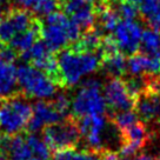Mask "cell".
<instances>
[{
  "instance_id": "d6a6232c",
  "label": "cell",
  "mask_w": 160,
  "mask_h": 160,
  "mask_svg": "<svg viewBox=\"0 0 160 160\" xmlns=\"http://www.w3.org/2000/svg\"><path fill=\"white\" fill-rule=\"evenodd\" d=\"M7 0H0V4H4V2H6Z\"/></svg>"
},
{
  "instance_id": "e0dca14e",
  "label": "cell",
  "mask_w": 160,
  "mask_h": 160,
  "mask_svg": "<svg viewBox=\"0 0 160 160\" xmlns=\"http://www.w3.org/2000/svg\"><path fill=\"white\" fill-rule=\"evenodd\" d=\"M121 140L124 142L135 146L138 150L145 146L146 141L148 140V132L146 130V126L141 121H137L135 124L128 126L125 130L120 131Z\"/></svg>"
},
{
  "instance_id": "8992f818",
  "label": "cell",
  "mask_w": 160,
  "mask_h": 160,
  "mask_svg": "<svg viewBox=\"0 0 160 160\" xmlns=\"http://www.w3.org/2000/svg\"><path fill=\"white\" fill-rule=\"evenodd\" d=\"M42 139L51 151L74 148L80 139V132L74 118L62 119L42 128Z\"/></svg>"
},
{
  "instance_id": "3957f363",
  "label": "cell",
  "mask_w": 160,
  "mask_h": 160,
  "mask_svg": "<svg viewBox=\"0 0 160 160\" xmlns=\"http://www.w3.org/2000/svg\"><path fill=\"white\" fill-rule=\"evenodd\" d=\"M33 107L22 94L6 98L0 106V134L15 135L26 130L32 118Z\"/></svg>"
},
{
  "instance_id": "6da1fadb",
  "label": "cell",
  "mask_w": 160,
  "mask_h": 160,
  "mask_svg": "<svg viewBox=\"0 0 160 160\" xmlns=\"http://www.w3.org/2000/svg\"><path fill=\"white\" fill-rule=\"evenodd\" d=\"M60 86H74L86 74L99 68L100 57L94 52H80L66 47L57 57Z\"/></svg>"
},
{
  "instance_id": "e575fe53",
  "label": "cell",
  "mask_w": 160,
  "mask_h": 160,
  "mask_svg": "<svg viewBox=\"0 0 160 160\" xmlns=\"http://www.w3.org/2000/svg\"><path fill=\"white\" fill-rule=\"evenodd\" d=\"M102 1H108V0H102Z\"/></svg>"
},
{
  "instance_id": "cb8c5ba5",
  "label": "cell",
  "mask_w": 160,
  "mask_h": 160,
  "mask_svg": "<svg viewBox=\"0 0 160 160\" xmlns=\"http://www.w3.org/2000/svg\"><path fill=\"white\" fill-rule=\"evenodd\" d=\"M113 8L115 10L117 14L119 15L120 19L122 20H135L139 14V8L137 7V5L125 1H119Z\"/></svg>"
},
{
  "instance_id": "ffe728a7",
  "label": "cell",
  "mask_w": 160,
  "mask_h": 160,
  "mask_svg": "<svg viewBox=\"0 0 160 160\" xmlns=\"http://www.w3.org/2000/svg\"><path fill=\"white\" fill-rule=\"evenodd\" d=\"M54 160H99V152L92 150L78 151L74 148H67L55 152Z\"/></svg>"
},
{
  "instance_id": "d4e9b609",
  "label": "cell",
  "mask_w": 160,
  "mask_h": 160,
  "mask_svg": "<svg viewBox=\"0 0 160 160\" xmlns=\"http://www.w3.org/2000/svg\"><path fill=\"white\" fill-rule=\"evenodd\" d=\"M52 102L57 107V110L59 111L64 117L67 115V113H68V111L71 108V101L65 94H58L54 99L52 100Z\"/></svg>"
},
{
  "instance_id": "603a6c76",
  "label": "cell",
  "mask_w": 160,
  "mask_h": 160,
  "mask_svg": "<svg viewBox=\"0 0 160 160\" xmlns=\"http://www.w3.org/2000/svg\"><path fill=\"white\" fill-rule=\"evenodd\" d=\"M139 117L133 110L127 111H120V112H115L113 117H112V121L115 125V127L119 131H122L127 128L128 126L135 124L137 121H139Z\"/></svg>"
},
{
  "instance_id": "7a4b0ae2",
  "label": "cell",
  "mask_w": 160,
  "mask_h": 160,
  "mask_svg": "<svg viewBox=\"0 0 160 160\" xmlns=\"http://www.w3.org/2000/svg\"><path fill=\"white\" fill-rule=\"evenodd\" d=\"M40 21V37L53 52H59L75 42L82 32L66 13L59 11L46 15Z\"/></svg>"
},
{
  "instance_id": "7402d4cb",
  "label": "cell",
  "mask_w": 160,
  "mask_h": 160,
  "mask_svg": "<svg viewBox=\"0 0 160 160\" xmlns=\"http://www.w3.org/2000/svg\"><path fill=\"white\" fill-rule=\"evenodd\" d=\"M27 144L30 146L33 157H37L41 160H48L51 157V150L45 144L44 139L39 138L35 133H28L26 135Z\"/></svg>"
},
{
  "instance_id": "5b68a950",
  "label": "cell",
  "mask_w": 160,
  "mask_h": 160,
  "mask_svg": "<svg viewBox=\"0 0 160 160\" xmlns=\"http://www.w3.org/2000/svg\"><path fill=\"white\" fill-rule=\"evenodd\" d=\"M71 108L75 118L87 114H105L107 105L101 94L99 81L95 79L86 80L71 102Z\"/></svg>"
},
{
  "instance_id": "d590c367",
  "label": "cell",
  "mask_w": 160,
  "mask_h": 160,
  "mask_svg": "<svg viewBox=\"0 0 160 160\" xmlns=\"http://www.w3.org/2000/svg\"><path fill=\"white\" fill-rule=\"evenodd\" d=\"M159 160H160V154H159Z\"/></svg>"
},
{
  "instance_id": "52a82bcc",
  "label": "cell",
  "mask_w": 160,
  "mask_h": 160,
  "mask_svg": "<svg viewBox=\"0 0 160 160\" xmlns=\"http://www.w3.org/2000/svg\"><path fill=\"white\" fill-rule=\"evenodd\" d=\"M34 19L28 11L20 7L7 11L4 19L0 21V44L8 45L15 35L28 30Z\"/></svg>"
},
{
  "instance_id": "83f0119b",
  "label": "cell",
  "mask_w": 160,
  "mask_h": 160,
  "mask_svg": "<svg viewBox=\"0 0 160 160\" xmlns=\"http://www.w3.org/2000/svg\"><path fill=\"white\" fill-rule=\"evenodd\" d=\"M125 160H154L152 157H150V155H139V157H135V158H127V159Z\"/></svg>"
},
{
  "instance_id": "9c48e42d",
  "label": "cell",
  "mask_w": 160,
  "mask_h": 160,
  "mask_svg": "<svg viewBox=\"0 0 160 160\" xmlns=\"http://www.w3.org/2000/svg\"><path fill=\"white\" fill-rule=\"evenodd\" d=\"M114 32L115 42L124 54H134L138 52L142 35V28L135 20H120Z\"/></svg>"
},
{
  "instance_id": "d6986e66",
  "label": "cell",
  "mask_w": 160,
  "mask_h": 160,
  "mask_svg": "<svg viewBox=\"0 0 160 160\" xmlns=\"http://www.w3.org/2000/svg\"><path fill=\"white\" fill-rule=\"evenodd\" d=\"M140 47L142 53L152 55H160V32L154 28H147L142 31Z\"/></svg>"
},
{
  "instance_id": "f1b7e54d",
  "label": "cell",
  "mask_w": 160,
  "mask_h": 160,
  "mask_svg": "<svg viewBox=\"0 0 160 160\" xmlns=\"http://www.w3.org/2000/svg\"><path fill=\"white\" fill-rule=\"evenodd\" d=\"M119 1H125V2H130V4H133V5H139L141 2V0H119Z\"/></svg>"
},
{
  "instance_id": "30bf717a",
  "label": "cell",
  "mask_w": 160,
  "mask_h": 160,
  "mask_svg": "<svg viewBox=\"0 0 160 160\" xmlns=\"http://www.w3.org/2000/svg\"><path fill=\"white\" fill-rule=\"evenodd\" d=\"M104 98L107 107L114 113L134 108L135 100L127 91L125 81L120 78H112L106 82L104 87Z\"/></svg>"
},
{
  "instance_id": "ba28073f",
  "label": "cell",
  "mask_w": 160,
  "mask_h": 160,
  "mask_svg": "<svg viewBox=\"0 0 160 160\" xmlns=\"http://www.w3.org/2000/svg\"><path fill=\"white\" fill-rule=\"evenodd\" d=\"M77 119L80 137H82L86 140L91 150L100 152L104 146L102 132H105L107 125L104 114H87Z\"/></svg>"
},
{
  "instance_id": "4dcf8cb0",
  "label": "cell",
  "mask_w": 160,
  "mask_h": 160,
  "mask_svg": "<svg viewBox=\"0 0 160 160\" xmlns=\"http://www.w3.org/2000/svg\"><path fill=\"white\" fill-rule=\"evenodd\" d=\"M4 17H5V12H4V10H2V7L0 6V21L4 19Z\"/></svg>"
},
{
  "instance_id": "9a60e30c",
  "label": "cell",
  "mask_w": 160,
  "mask_h": 160,
  "mask_svg": "<svg viewBox=\"0 0 160 160\" xmlns=\"http://www.w3.org/2000/svg\"><path fill=\"white\" fill-rule=\"evenodd\" d=\"M40 28H41V21L35 18L30 28L25 32H22V33L15 35L14 38L11 40L8 45L12 46L20 54L24 53V52H27L32 46L34 45L35 41L39 40Z\"/></svg>"
},
{
  "instance_id": "f546056e",
  "label": "cell",
  "mask_w": 160,
  "mask_h": 160,
  "mask_svg": "<svg viewBox=\"0 0 160 160\" xmlns=\"http://www.w3.org/2000/svg\"><path fill=\"white\" fill-rule=\"evenodd\" d=\"M0 160H8L7 155H6L4 152H1V151H0Z\"/></svg>"
},
{
  "instance_id": "5bb4252c",
  "label": "cell",
  "mask_w": 160,
  "mask_h": 160,
  "mask_svg": "<svg viewBox=\"0 0 160 160\" xmlns=\"http://www.w3.org/2000/svg\"><path fill=\"white\" fill-rule=\"evenodd\" d=\"M18 93L17 68L13 62L0 59V97L10 98Z\"/></svg>"
},
{
  "instance_id": "4fadbf2b",
  "label": "cell",
  "mask_w": 160,
  "mask_h": 160,
  "mask_svg": "<svg viewBox=\"0 0 160 160\" xmlns=\"http://www.w3.org/2000/svg\"><path fill=\"white\" fill-rule=\"evenodd\" d=\"M127 70L133 75L140 74H159L160 55H152L146 53H134L127 60Z\"/></svg>"
},
{
  "instance_id": "484cf974",
  "label": "cell",
  "mask_w": 160,
  "mask_h": 160,
  "mask_svg": "<svg viewBox=\"0 0 160 160\" xmlns=\"http://www.w3.org/2000/svg\"><path fill=\"white\" fill-rule=\"evenodd\" d=\"M13 1L19 6L20 8H24V10H27V11L28 10L33 11V8L38 4L39 0H13Z\"/></svg>"
},
{
  "instance_id": "4316f807",
  "label": "cell",
  "mask_w": 160,
  "mask_h": 160,
  "mask_svg": "<svg viewBox=\"0 0 160 160\" xmlns=\"http://www.w3.org/2000/svg\"><path fill=\"white\" fill-rule=\"evenodd\" d=\"M99 160H120L117 153L113 151L101 150L99 152Z\"/></svg>"
},
{
  "instance_id": "7c38bea8",
  "label": "cell",
  "mask_w": 160,
  "mask_h": 160,
  "mask_svg": "<svg viewBox=\"0 0 160 160\" xmlns=\"http://www.w3.org/2000/svg\"><path fill=\"white\" fill-rule=\"evenodd\" d=\"M134 108L138 117L146 122L160 119V94L145 90L138 97Z\"/></svg>"
},
{
  "instance_id": "277c9868",
  "label": "cell",
  "mask_w": 160,
  "mask_h": 160,
  "mask_svg": "<svg viewBox=\"0 0 160 160\" xmlns=\"http://www.w3.org/2000/svg\"><path fill=\"white\" fill-rule=\"evenodd\" d=\"M18 85L26 97L47 99L53 97L57 84L42 71L32 65H21L17 68Z\"/></svg>"
},
{
  "instance_id": "2e32d148",
  "label": "cell",
  "mask_w": 160,
  "mask_h": 160,
  "mask_svg": "<svg viewBox=\"0 0 160 160\" xmlns=\"http://www.w3.org/2000/svg\"><path fill=\"white\" fill-rule=\"evenodd\" d=\"M95 20H98L100 30L106 33H111L115 30L117 25L119 24L120 18L117 14L113 6L107 4L106 1L100 2L95 6Z\"/></svg>"
},
{
  "instance_id": "8d00e7d4",
  "label": "cell",
  "mask_w": 160,
  "mask_h": 160,
  "mask_svg": "<svg viewBox=\"0 0 160 160\" xmlns=\"http://www.w3.org/2000/svg\"><path fill=\"white\" fill-rule=\"evenodd\" d=\"M159 1H160V0H159Z\"/></svg>"
},
{
  "instance_id": "1f68e13d",
  "label": "cell",
  "mask_w": 160,
  "mask_h": 160,
  "mask_svg": "<svg viewBox=\"0 0 160 160\" xmlns=\"http://www.w3.org/2000/svg\"><path fill=\"white\" fill-rule=\"evenodd\" d=\"M27 160H41V159H39V158H37V157H31L30 159H27Z\"/></svg>"
},
{
  "instance_id": "ac0fdd59",
  "label": "cell",
  "mask_w": 160,
  "mask_h": 160,
  "mask_svg": "<svg viewBox=\"0 0 160 160\" xmlns=\"http://www.w3.org/2000/svg\"><path fill=\"white\" fill-rule=\"evenodd\" d=\"M100 65L102 66L107 73L118 78L120 75L125 74L127 71V60L125 54L121 52H115L112 54L105 55L100 58Z\"/></svg>"
},
{
  "instance_id": "44dd1931",
  "label": "cell",
  "mask_w": 160,
  "mask_h": 160,
  "mask_svg": "<svg viewBox=\"0 0 160 160\" xmlns=\"http://www.w3.org/2000/svg\"><path fill=\"white\" fill-rule=\"evenodd\" d=\"M139 12L145 18L151 27L160 22V1L159 0H141Z\"/></svg>"
},
{
  "instance_id": "836d02e7",
  "label": "cell",
  "mask_w": 160,
  "mask_h": 160,
  "mask_svg": "<svg viewBox=\"0 0 160 160\" xmlns=\"http://www.w3.org/2000/svg\"><path fill=\"white\" fill-rule=\"evenodd\" d=\"M1 104H2V101H1V100H0V106H1Z\"/></svg>"
},
{
  "instance_id": "8fae6325",
  "label": "cell",
  "mask_w": 160,
  "mask_h": 160,
  "mask_svg": "<svg viewBox=\"0 0 160 160\" xmlns=\"http://www.w3.org/2000/svg\"><path fill=\"white\" fill-rule=\"evenodd\" d=\"M62 119H65V117L57 110L52 101H38L33 106L32 118L28 121L26 130L28 133H37L45 126L58 122Z\"/></svg>"
}]
</instances>
